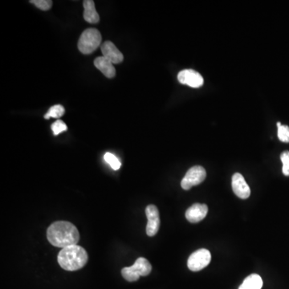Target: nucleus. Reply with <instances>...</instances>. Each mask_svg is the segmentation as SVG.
<instances>
[{"instance_id": "7ed1b4c3", "label": "nucleus", "mask_w": 289, "mask_h": 289, "mask_svg": "<svg viewBox=\"0 0 289 289\" xmlns=\"http://www.w3.org/2000/svg\"><path fill=\"white\" fill-rule=\"evenodd\" d=\"M101 35L96 28H88L82 33L78 42V49L81 53L89 55L96 51L101 43Z\"/></svg>"}, {"instance_id": "20e7f679", "label": "nucleus", "mask_w": 289, "mask_h": 289, "mask_svg": "<svg viewBox=\"0 0 289 289\" xmlns=\"http://www.w3.org/2000/svg\"><path fill=\"white\" fill-rule=\"evenodd\" d=\"M152 266L146 259L140 257L131 267H126L121 270V275L128 282L137 281L141 276H147L150 274Z\"/></svg>"}, {"instance_id": "9b49d317", "label": "nucleus", "mask_w": 289, "mask_h": 289, "mask_svg": "<svg viewBox=\"0 0 289 289\" xmlns=\"http://www.w3.org/2000/svg\"><path fill=\"white\" fill-rule=\"evenodd\" d=\"M208 208L205 204L194 203L186 211V218L188 221L193 224L198 223L205 219L208 215Z\"/></svg>"}, {"instance_id": "dca6fc26", "label": "nucleus", "mask_w": 289, "mask_h": 289, "mask_svg": "<svg viewBox=\"0 0 289 289\" xmlns=\"http://www.w3.org/2000/svg\"><path fill=\"white\" fill-rule=\"evenodd\" d=\"M105 161L107 162L112 170H118L121 168V161L119 159H117V157L115 156L114 154H111V153H106L104 156Z\"/></svg>"}, {"instance_id": "9d476101", "label": "nucleus", "mask_w": 289, "mask_h": 289, "mask_svg": "<svg viewBox=\"0 0 289 289\" xmlns=\"http://www.w3.org/2000/svg\"><path fill=\"white\" fill-rule=\"evenodd\" d=\"M101 51L103 56L111 61L112 64H120L123 61V54L121 53L119 49L111 41H105L101 45Z\"/></svg>"}, {"instance_id": "aec40b11", "label": "nucleus", "mask_w": 289, "mask_h": 289, "mask_svg": "<svg viewBox=\"0 0 289 289\" xmlns=\"http://www.w3.org/2000/svg\"><path fill=\"white\" fill-rule=\"evenodd\" d=\"M283 163L282 171L285 176H289V151H285L280 155Z\"/></svg>"}, {"instance_id": "4468645a", "label": "nucleus", "mask_w": 289, "mask_h": 289, "mask_svg": "<svg viewBox=\"0 0 289 289\" xmlns=\"http://www.w3.org/2000/svg\"><path fill=\"white\" fill-rule=\"evenodd\" d=\"M262 287L263 280L261 276L257 274H252L243 280L239 289H261Z\"/></svg>"}, {"instance_id": "2eb2a0df", "label": "nucleus", "mask_w": 289, "mask_h": 289, "mask_svg": "<svg viewBox=\"0 0 289 289\" xmlns=\"http://www.w3.org/2000/svg\"><path fill=\"white\" fill-rule=\"evenodd\" d=\"M65 112L64 108L61 105H56L51 106L48 111L47 113L45 115V118L46 120H48L51 117L53 118H61Z\"/></svg>"}, {"instance_id": "1a4fd4ad", "label": "nucleus", "mask_w": 289, "mask_h": 289, "mask_svg": "<svg viewBox=\"0 0 289 289\" xmlns=\"http://www.w3.org/2000/svg\"><path fill=\"white\" fill-rule=\"evenodd\" d=\"M232 190L234 193L238 196L239 198L242 199H247L249 198L251 194V190L247 182L245 181L244 177L240 173H236L232 176V182H231Z\"/></svg>"}, {"instance_id": "6ab92c4d", "label": "nucleus", "mask_w": 289, "mask_h": 289, "mask_svg": "<svg viewBox=\"0 0 289 289\" xmlns=\"http://www.w3.org/2000/svg\"><path fill=\"white\" fill-rule=\"evenodd\" d=\"M51 130L53 132L54 135H58L61 133H63L64 131H66L68 129V127L66 126V124L61 120H57L55 121L51 126Z\"/></svg>"}, {"instance_id": "ddd939ff", "label": "nucleus", "mask_w": 289, "mask_h": 289, "mask_svg": "<svg viewBox=\"0 0 289 289\" xmlns=\"http://www.w3.org/2000/svg\"><path fill=\"white\" fill-rule=\"evenodd\" d=\"M84 19L89 24H97L100 21V16L98 15L95 7V2L93 0H84Z\"/></svg>"}, {"instance_id": "39448f33", "label": "nucleus", "mask_w": 289, "mask_h": 289, "mask_svg": "<svg viewBox=\"0 0 289 289\" xmlns=\"http://www.w3.org/2000/svg\"><path fill=\"white\" fill-rule=\"evenodd\" d=\"M207 172L203 166H195L190 169L182 178L181 187L182 189L190 190L194 186H198L205 180Z\"/></svg>"}, {"instance_id": "423d86ee", "label": "nucleus", "mask_w": 289, "mask_h": 289, "mask_svg": "<svg viewBox=\"0 0 289 289\" xmlns=\"http://www.w3.org/2000/svg\"><path fill=\"white\" fill-rule=\"evenodd\" d=\"M211 260V255L208 249L202 248L190 256L187 266L192 272H198L205 268Z\"/></svg>"}, {"instance_id": "6e6552de", "label": "nucleus", "mask_w": 289, "mask_h": 289, "mask_svg": "<svg viewBox=\"0 0 289 289\" xmlns=\"http://www.w3.org/2000/svg\"><path fill=\"white\" fill-rule=\"evenodd\" d=\"M178 81L182 84H187L192 88H199L204 83L203 77L200 73L193 69H185L177 75Z\"/></svg>"}, {"instance_id": "f257e3e1", "label": "nucleus", "mask_w": 289, "mask_h": 289, "mask_svg": "<svg viewBox=\"0 0 289 289\" xmlns=\"http://www.w3.org/2000/svg\"><path fill=\"white\" fill-rule=\"evenodd\" d=\"M47 238L51 245L63 249L77 245L80 241V233L70 222L57 221L48 228Z\"/></svg>"}, {"instance_id": "f3484780", "label": "nucleus", "mask_w": 289, "mask_h": 289, "mask_svg": "<svg viewBox=\"0 0 289 289\" xmlns=\"http://www.w3.org/2000/svg\"><path fill=\"white\" fill-rule=\"evenodd\" d=\"M278 138L281 142L285 143H289V127L283 126L280 122L277 123Z\"/></svg>"}, {"instance_id": "a211bd4d", "label": "nucleus", "mask_w": 289, "mask_h": 289, "mask_svg": "<svg viewBox=\"0 0 289 289\" xmlns=\"http://www.w3.org/2000/svg\"><path fill=\"white\" fill-rule=\"evenodd\" d=\"M30 2L42 11H48L52 7L51 0H31Z\"/></svg>"}, {"instance_id": "f8f14e48", "label": "nucleus", "mask_w": 289, "mask_h": 289, "mask_svg": "<svg viewBox=\"0 0 289 289\" xmlns=\"http://www.w3.org/2000/svg\"><path fill=\"white\" fill-rule=\"evenodd\" d=\"M94 65L108 78H113L116 75V69L113 67V64L104 56L97 57L94 61Z\"/></svg>"}, {"instance_id": "0eeeda50", "label": "nucleus", "mask_w": 289, "mask_h": 289, "mask_svg": "<svg viewBox=\"0 0 289 289\" xmlns=\"http://www.w3.org/2000/svg\"><path fill=\"white\" fill-rule=\"evenodd\" d=\"M145 214L148 220L146 226L147 236L152 237L159 232L160 227L159 209L157 208L156 206L149 205L145 209Z\"/></svg>"}, {"instance_id": "f03ea898", "label": "nucleus", "mask_w": 289, "mask_h": 289, "mask_svg": "<svg viewBox=\"0 0 289 289\" xmlns=\"http://www.w3.org/2000/svg\"><path fill=\"white\" fill-rule=\"evenodd\" d=\"M88 253L83 247L78 245L61 249L59 252L58 263L66 271H77L84 267L88 262Z\"/></svg>"}]
</instances>
